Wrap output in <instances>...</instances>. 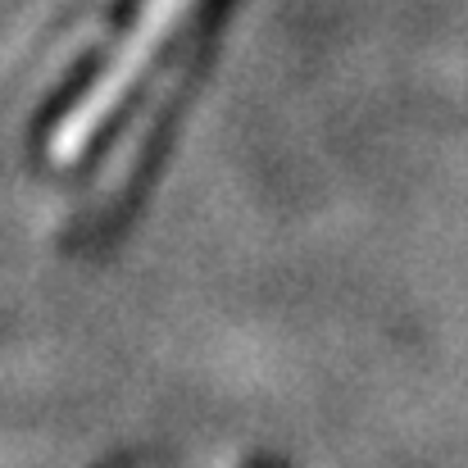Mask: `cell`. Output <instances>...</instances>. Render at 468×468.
Masks as SVG:
<instances>
[{
    "label": "cell",
    "instance_id": "obj_1",
    "mask_svg": "<svg viewBox=\"0 0 468 468\" xmlns=\"http://www.w3.org/2000/svg\"><path fill=\"white\" fill-rule=\"evenodd\" d=\"M196 9V0H142V9L133 14L119 50L105 59V69L87 82V91L64 110V119L55 123L50 137V155L55 159H73L82 155L96 133L105 128V119L123 105V96L137 87V78L151 69V59L159 55V46L177 32V23Z\"/></svg>",
    "mask_w": 468,
    "mask_h": 468
}]
</instances>
